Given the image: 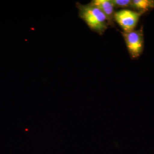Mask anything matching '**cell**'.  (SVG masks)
I'll return each mask as SVG.
<instances>
[{"instance_id": "cell-2", "label": "cell", "mask_w": 154, "mask_h": 154, "mask_svg": "<svg viewBox=\"0 0 154 154\" xmlns=\"http://www.w3.org/2000/svg\"><path fill=\"white\" fill-rule=\"evenodd\" d=\"M127 48L133 59L139 57L143 51L144 39L142 28L131 32H121Z\"/></svg>"}, {"instance_id": "cell-4", "label": "cell", "mask_w": 154, "mask_h": 154, "mask_svg": "<svg viewBox=\"0 0 154 154\" xmlns=\"http://www.w3.org/2000/svg\"><path fill=\"white\" fill-rule=\"evenodd\" d=\"M90 3L103 12L108 19L109 25L113 26L115 12L114 7L110 0H93Z\"/></svg>"}, {"instance_id": "cell-1", "label": "cell", "mask_w": 154, "mask_h": 154, "mask_svg": "<svg viewBox=\"0 0 154 154\" xmlns=\"http://www.w3.org/2000/svg\"><path fill=\"white\" fill-rule=\"evenodd\" d=\"M76 5L79 10V17L89 28L100 35L103 34L109 25L104 13L91 3L83 5L77 2Z\"/></svg>"}, {"instance_id": "cell-6", "label": "cell", "mask_w": 154, "mask_h": 154, "mask_svg": "<svg viewBox=\"0 0 154 154\" xmlns=\"http://www.w3.org/2000/svg\"><path fill=\"white\" fill-rule=\"evenodd\" d=\"M114 8H126L131 7V0H110Z\"/></svg>"}, {"instance_id": "cell-3", "label": "cell", "mask_w": 154, "mask_h": 154, "mask_svg": "<svg viewBox=\"0 0 154 154\" xmlns=\"http://www.w3.org/2000/svg\"><path fill=\"white\" fill-rule=\"evenodd\" d=\"M142 12L129 10H122L115 12L114 19L121 26L125 32L134 30Z\"/></svg>"}, {"instance_id": "cell-5", "label": "cell", "mask_w": 154, "mask_h": 154, "mask_svg": "<svg viewBox=\"0 0 154 154\" xmlns=\"http://www.w3.org/2000/svg\"><path fill=\"white\" fill-rule=\"evenodd\" d=\"M131 7L143 13L149 11L154 8V1L153 0H133Z\"/></svg>"}]
</instances>
